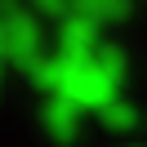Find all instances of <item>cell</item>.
Segmentation results:
<instances>
[{
  "instance_id": "cell-2",
  "label": "cell",
  "mask_w": 147,
  "mask_h": 147,
  "mask_svg": "<svg viewBox=\"0 0 147 147\" xmlns=\"http://www.w3.org/2000/svg\"><path fill=\"white\" fill-rule=\"evenodd\" d=\"M45 54L49 49H45L40 13L31 9L27 0H5V58H9L18 71H31Z\"/></svg>"
},
{
  "instance_id": "cell-3",
  "label": "cell",
  "mask_w": 147,
  "mask_h": 147,
  "mask_svg": "<svg viewBox=\"0 0 147 147\" xmlns=\"http://www.w3.org/2000/svg\"><path fill=\"white\" fill-rule=\"evenodd\" d=\"M107 45L102 40V27L94 18H85V13H67V18L54 22V49H63V54H76V58H94L98 49Z\"/></svg>"
},
{
  "instance_id": "cell-7",
  "label": "cell",
  "mask_w": 147,
  "mask_h": 147,
  "mask_svg": "<svg viewBox=\"0 0 147 147\" xmlns=\"http://www.w3.org/2000/svg\"><path fill=\"white\" fill-rule=\"evenodd\" d=\"M27 5H31L36 13H45V18H54V22L71 13V0H27Z\"/></svg>"
},
{
  "instance_id": "cell-5",
  "label": "cell",
  "mask_w": 147,
  "mask_h": 147,
  "mask_svg": "<svg viewBox=\"0 0 147 147\" xmlns=\"http://www.w3.org/2000/svg\"><path fill=\"white\" fill-rule=\"evenodd\" d=\"M71 9L85 13V18H94L98 27H116V22L129 18L134 0H71Z\"/></svg>"
},
{
  "instance_id": "cell-1",
  "label": "cell",
  "mask_w": 147,
  "mask_h": 147,
  "mask_svg": "<svg viewBox=\"0 0 147 147\" xmlns=\"http://www.w3.org/2000/svg\"><path fill=\"white\" fill-rule=\"evenodd\" d=\"M31 89L36 94H63L71 98L80 111L98 116L107 102L120 98V85H125V54L116 45H102L94 58H76V54H63V49L49 45V54L40 58L36 67L27 71Z\"/></svg>"
},
{
  "instance_id": "cell-6",
  "label": "cell",
  "mask_w": 147,
  "mask_h": 147,
  "mask_svg": "<svg viewBox=\"0 0 147 147\" xmlns=\"http://www.w3.org/2000/svg\"><path fill=\"white\" fill-rule=\"evenodd\" d=\"M98 125H102V129H111V134H134V129L143 125V116H138V107L125 98V94H120L116 102H107V107L98 111Z\"/></svg>"
},
{
  "instance_id": "cell-4",
  "label": "cell",
  "mask_w": 147,
  "mask_h": 147,
  "mask_svg": "<svg viewBox=\"0 0 147 147\" xmlns=\"http://www.w3.org/2000/svg\"><path fill=\"white\" fill-rule=\"evenodd\" d=\"M80 116H85V111L76 107L71 98H63V94H49V98L40 102V125H45L49 138H58V143H71V138H76Z\"/></svg>"
}]
</instances>
